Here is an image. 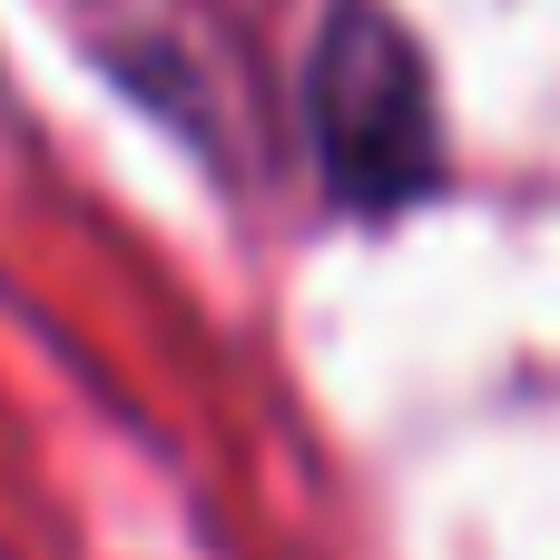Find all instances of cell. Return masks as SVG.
I'll list each match as a JSON object with an SVG mask.
<instances>
[{
    "label": "cell",
    "mask_w": 560,
    "mask_h": 560,
    "mask_svg": "<svg viewBox=\"0 0 560 560\" xmlns=\"http://www.w3.org/2000/svg\"><path fill=\"white\" fill-rule=\"evenodd\" d=\"M305 128L354 207H404L433 177V89L384 0H335L305 59Z\"/></svg>",
    "instance_id": "1"
},
{
    "label": "cell",
    "mask_w": 560,
    "mask_h": 560,
    "mask_svg": "<svg viewBox=\"0 0 560 560\" xmlns=\"http://www.w3.org/2000/svg\"><path fill=\"white\" fill-rule=\"evenodd\" d=\"M79 10L128 69H158L177 89H197L236 49V20H246V0H79Z\"/></svg>",
    "instance_id": "2"
}]
</instances>
